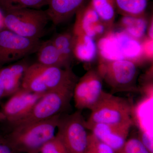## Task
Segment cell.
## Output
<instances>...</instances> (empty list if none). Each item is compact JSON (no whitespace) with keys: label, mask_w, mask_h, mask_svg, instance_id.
Returning a JSON list of instances; mask_svg holds the SVG:
<instances>
[{"label":"cell","mask_w":153,"mask_h":153,"mask_svg":"<svg viewBox=\"0 0 153 153\" xmlns=\"http://www.w3.org/2000/svg\"><path fill=\"white\" fill-rule=\"evenodd\" d=\"M61 115L11 128L3 137L17 153H39L43 146L56 135Z\"/></svg>","instance_id":"obj_1"},{"label":"cell","mask_w":153,"mask_h":153,"mask_svg":"<svg viewBox=\"0 0 153 153\" xmlns=\"http://www.w3.org/2000/svg\"><path fill=\"white\" fill-rule=\"evenodd\" d=\"M132 107L124 98L106 93L91 110L86 127L96 123H104L131 128L133 124Z\"/></svg>","instance_id":"obj_2"},{"label":"cell","mask_w":153,"mask_h":153,"mask_svg":"<svg viewBox=\"0 0 153 153\" xmlns=\"http://www.w3.org/2000/svg\"><path fill=\"white\" fill-rule=\"evenodd\" d=\"M46 11L25 8L8 11L4 15V26L19 36L39 39L49 21Z\"/></svg>","instance_id":"obj_3"},{"label":"cell","mask_w":153,"mask_h":153,"mask_svg":"<svg viewBox=\"0 0 153 153\" xmlns=\"http://www.w3.org/2000/svg\"><path fill=\"white\" fill-rule=\"evenodd\" d=\"M97 71L114 91H131L136 90L138 75L137 64L126 59L107 60L100 58Z\"/></svg>","instance_id":"obj_4"},{"label":"cell","mask_w":153,"mask_h":153,"mask_svg":"<svg viewBox=\"0 0 153 153\" xmlns=\"http://www.w3.org/2000/svg\"><path fill=\"white\" fill-rule=\"evenodd\" d=\"M73 92L69 91H48L27 114L9 127L38 122L61 114L69 106Z\"/></svg>","instance_id":"obj_5"},{"label":"cell","mask_w":153,"mask_h":153,"mask_svg":"<svg viewBox=\"0 0 153 153\" xmlns=\"http://www.w3.org/2000/svg\"><path fill=\"white\" fill-rule=\"evenodd\" d=\"M86 121L81 111L60 116L55 135L63 143L68 153H84L88 134Z\"/></svg>","instance_id":"obj_6"},{"label":"cell","mask_w":153,"mask_h":153,"mask_svg":"<svg viewBox=\"0 0 153 153\" xmlns=\"http://www.w3.org/2000/svg\"><path fill=\"white\" fill-rule=\"evenodd\" d=\"M102 81L98 71L95 69L88 70L77 81L72 98L77 110L91 111L100 102L106 93L102 88Z\"/></svg>","instance_id":"obj_7"},{"label":"cell","mask_w":153,"mask_h":153,"mask_svg":"<svg viewBox=\"0 0 153 153\" xmlns=\"http://www.w3.org/2000/svg\"><path fill=\"white\" fill-rule=\"evenodd\" d=\"M41 42L39 39L25 38L10 30H0V66L36 53Z\"/></svg>","instance_id":"obj_8"},{"label":"cell","mask_w":153,"mask_h":153,"mask_svg":"<svg viewBox=\"0 0 153 153\" xmlns=\"http://www.w3.org/2000/svg\"><path fill=\"white\" fill-rule=\"evenodd\" d=\"M44 94L31 93L21 88L0 109V123L10 126L22 119Z\"/></svg>","instance_id":"obj_9"},{"label":"cell","mask_w":153,"mask_h":153,"mask_svg":"<svg viewBox=\"0 0 153 153\" xmlns=\"http://www.w3.org/2000/svg\"><path fill=\"white\" fill-rule=\"evenodd\" d=\"M75 15L72 31L74 36L85 35L97 40L109 31L93 8L90 0H88Z\"/></svg>","instance_id":"obj_10"},{"label":"cell","mask_w":153,"mask_h":153,"mask_svg":"<svg viewBox=\"0 0 153 153\" xmlns=\"http://www.w3.org/2000/svg\"><path fill=\"white\" fill-rule=\"evenodd\" d=\"M37 64L38 70L48 90L73 91L78 80L71 68Z\"/></svg>","instance_id":"obj_11"},{"label":"cell","mask_w":153,"mask_h":153,"mask_svg":"<svg viewBox=\"0 0 153 153\" xmlns=\"http://www.w3.org/2000/svg\"><path fill=\"white\" fill-rule=\"evenodd\" d=\"M100 140L106 144L115 152L120 150L127 140L130 128L106 124L96 123L87 127Z\"/></svg>","instance_id":"obj_12"},{"label":"cell","mask_w":153,"mask_h":153,"mask_svg":"<svg viewBox=\"0 0 153 153\" xmlns=\"http://www.w3.org/2000/svg\"><path fill=\"white\" fill-rule=\"evenodd\" d=\"M88 0H48L46 10L49 20L55 25L66 22L75 15Z\"/></svg>","instance_id":"obj_13"},{"label":"cell","mask_w":153,"mask_h":153,"mask_svg":"<svg viewBox=\"0 0 153 153\" xmlns=\"http://www.w3.org/2000/svg\"><path fill=\"white\" fill-rule=\"evenodd\" d=\"M29 66L27 62L20 61L0 68V76L4 89V97L11 96L21 88L22 78Z\"/></svg>","instance_id":"obj_14"},{"label":"cell","mask_w":153,"mask_h":153,"mask_svg":"<svg viewBox=\"0 0 153 153\" xmlns=\"http://www.w3.org/2000/svg\"><path fill=\"white\" fill-rule=\"evenodd\" d=\"M114 33L124 59L130 60L137 65L145 60L140 41L129 36L123 30Z\"/></svg>","instance_id":"obj_15"},{"label":"cell","mask_w":153,"mask_h":153,"mask_svg":"<svg viewBox=\"0 0 153 153\" xmlns=\"http://www.w3.org/2000/svg\"><path fill=\"white\" fill-rule=\"evenodd\" d=\"M37 53L38 63L44 66L70 68L63 59L52 40L41 42Z\"/></svg>","instance_id":"obj_16"},{"label":"cell","mask_w":153,"mask_h":153,"mask_svg":"<svg viewBox=\"0 0 153 153\" xmlns=\"http://www.w3.org/2000/svg\"><path fill=\"white\" fill-rule=\"evenodd\" d=\"M74 36V57L83 62H92L95 60L98 55L95 40L85 35Z\"/></svg>","instance_id":"obj_17"},{"label":"cell","mask_w":153,"mask_h":153,"mask_svg":"<svg viewBox=\"0 0 153 153\" xmlns=\"http://www.w3.org/2000/svg\"><path fill=\"white\" fill-rule=\"evenodd\" d=\"M96 43L100 59L107 60L124 59L115 38L113 30L107 32L99 38Z\"/></svg>","instance_id":"obj_18"},{"label":"cell","mask_w":153,"mask_h":153,"mask_svg":"<svg viewBox=\"0 0 153 153\" xmlns=\"http://www.w3.org/2000/svg\"><path fill=\"white\" fill-rule=\"evenodd\" d=\"M21 88L38 94H44L49 91L38 70L37 63L28 66L22 78Z\"/></svg>","instance_id":"obj_19"},{"label":"cell","mask_w":153,"mask_h":153,"mask_svg":"<svg viewBox=\"0 0 153 153\" xmlns=\"http://www.w3.org/2000/svg\"><path fill=\"white\" fill-rule=\"evenodd\" d=\"M122 16L119 24L123 31L132 38L141 41L146 34L148 22L146 15L140 17Z\"/></svg>","instance_id":"obj_20"},{"label":"cell","mask_w":153,"mask_h":153,"mask_svg":"<svg viewBox=\"0 0 153 153\" xmlns=\"http://www.w3.org/2000/svg\"><path fill=\"white\" fill-rule=\"evenodd\" d=\"M90 1L108 30H112L117 13L115 0H90Z\"/></svg>","instance_id":"obj_21"},{"label":"cell","mask_w":153,"mask_h":153,"mask_svg":"<svg viewBox=\"0 0 153 153\" xmlns=\"http://www.w3.org/2000/svg\"><path fill=\"white\" fill-rule=\"evenodd\" d=\"M150 0H115L117 13L122 16L140 17L146 15Z\"/></svg>","instance_id":"obj_22"},{"label":"cell","mask_w":153,"mask_h":153,"mask_svg":"<svg viewBox=\"0 0 153 153\" xmlns=\"http://www.w3.org/2000/svg\"><path fill=\"white\" fill-rule=\"evenodd\" d=\"M58 52L66 63L70 66L73 54L74 36L70 32L57 34L52 39Z\"/></svg>","instance_id":"obj_23"},{"label":"cell","mask_w":153,"mask_h":153,"mask_svg":"<svg viewBox=\"0 0 153 153\" xmlns=\"http://www.w3.org/2000/svg\"><path fill=\"white\" fill-rule=\"evenodd\" d=\"M48 0H0V10L5 12L19 9H39L47 5Z\"/></svg>","instance_id":"obj_24"},{"label":"cell","mask_w":153,"mask_h":153,"mask_svg":"<svg viewBox=\"0 0 153 153\" xmlns=\"http://www.w3.org/2000/svg\"><path fill=\"white\" fill-rule=\"evenodd\" d=\"M84 153H115V152L91 133L88 134L87 147Z\"/></svg>","instance_id":"obj_25"},{"label":"cell","mask_w":153,"mask_h":153,"mask_svg":"<svg viewBox=\"0 0 153 153\" xmlns=\"http://www.w3.org/2000/svg\"><path fill=\"white\" fill-rule=\"evenodd\" d=\"M115 153H151L138 138L127 140L123 147Z\"/></svg>","instance_id":"obj_26"},{"label":"cell","mask_w":153,"mask_h":153,"mask_svg":"<svg viewBox=\"0 0 153 153\" xmlns=\"http://www.w3.org/2000/svg\"><path fill=\"white\" fill-rule=\"evenodd\" d=\"M39 153H68L63 143L58 137L53 138L43 146Z\"/></svg>","instance_id":"obj_27"},{"label":"cell","mask_w":153,"mask_h":153,"mask_svg":"<svg viewBox=\"0 0 153 153\" xmlns=\"http://www.w3.org/2000/svg\"><path fill=\"white\" fill-rule=\"evenodd\" d=\"M140 41L144 59L148 61H152L153 39H150L146 36Z\"/></svg>","instance_id":"obj_28"},{"label":"cell","mask_w":153,"mask_h":153,"mask_svg":"<svg viewBox=\"0 0 153 153\" xmlns=\"http://www.w3.org/2000/svg\"><path fill=\"white\" fill-rule=\"evenodd\" d=\"M138 139L151 153H153L152 138L149 134L145 131H141Z\"/></svg>","instance_id":"obj_29"},{"label":"cell","mask_w":153,"mask_h":153,"mask_svg":"<svg viewBox=\"0 0 153 153\" xmlns=\"http://www.w3.org/2000/svg\"><path fill=\"white\" fill-rule=\"evenodd\" d=\"M0 153H17L10 146L1 134L0 135Z\"/></svg>","instance_id":"obj_30"},{"label":"cell","mask_w":153,"mask_h":153,"mask_svg":"<svg viewBox=\"0 0 153 153\" xmlns=\"http://www.w3.org/2000/svg\"><path fill=\"white\" fill-rule=\"evenodd\" d=\"M146 34L147 37L153 39V16L151 17L149 21L148 22Z\"/></svg>","instance_id":"obj_31"},{"label":"cell","mask_w":153,"mask_h":153,"mask_svg":"<svg viewBox=\"0 0 153 153\" xmlns=\"http://www.w3.org/2000/svg\"><path fill=\"white\" fill-rule=\"evenodd\" d=\"M4 97V85L0 76V99Z\"/></svg>","instance_id":"obj_32"},{"label":"cell","mask_w":153,"mask_h":153,"mask_svg":"<svg viewBox=\"0 0 153 153\" xmlns=\"http://www.w3.org/2000/svg\"><path fill=\"white\" fill-rule=\"evenodd\" d=\"M4 27V15H3L1 11L0 10V30L2 28Z\"/></svg>","instance_id":"obj_33"},{"label":"cell","mask_w":153,"mask_h":153,"mask_svg":"<svg viewBox=\"0 0 153 153\" xmlns=\"http://www.w3.org/2000/svg\"><path fill=\"white\" fill-rule=\"evenodd\" d=\"M1 133H0V135H1Z\"/></svg>","instance_id":"obj_34"}]
</instances>
